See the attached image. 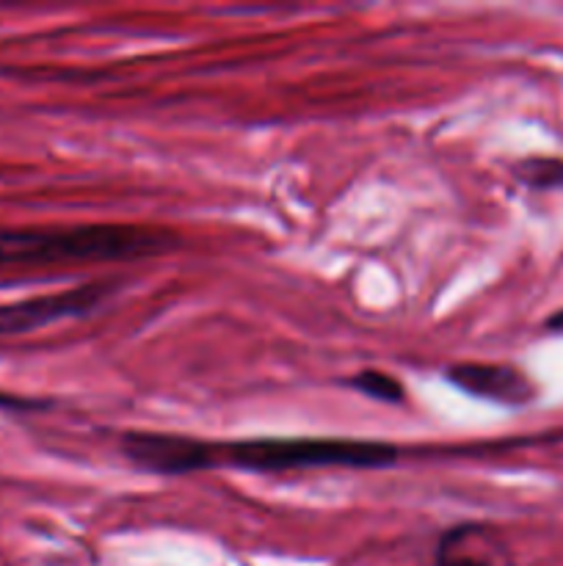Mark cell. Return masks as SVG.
Wrapping results in <instances>:
<instances>
[{
    "label": "cell",
    "mask_w": 563,
    "mask_h": 566,
    "mask_svg": "<svg viewBox=\"0 0 563 566\" xmlns=\"http://www.w3.org/2000/svg\"><path fill=\"white\" fill-rule=\"evenodd\" d=\"M174 232L147 224L0 227V265L130 263L174 249Z\"/></svg>",
    "instance_id": "cell-1"
},
{
    "label": "cell",
    "mask_w": 563,
    "mask_h": 566,
    "mask_svg": "<svg viewBox=\"0 0 563 566\" xmlns=\"http://www.w3.org/2000/svg\"><path fill=\"white\" fill-rule=\"evenodd\" d=\"M401 448L346 437H252L215 442V468L246 473H304V470H386Z\"/></svg>",
    "instance_id": "cell-2"
},
{
    "label": "cell",
    "mask_w": 563,
    "mask_h": 566,
    "mask_svg": "<svg viewBox=\"0 0 563 566\" xmlns=\"http://www.w3.org/2000/svg\"><path fill=\"white\" fill-rule=\"evenodd\" d=\"M346 387L362 392L364 398H373L381 403H403L406 401V387L395 379V376L384 374V370H359L357 376L346 381Z\"/></svg>",
    "instance_id": "cell-7"
},
{
    "label": "cell",
    "mask_w": 563,
    "mask_h": 566,
    "mask_svg": "<svg viewBox=\"0 0 563 566\" xmlns=\"http://www.w3.org/2000/svg\"><path fill=\"white\" fill-rule=\"evenodd\" d=\"M119 451L136 470L152 475H193L215 470V442L174 431H125Z\"/></svg>",
    "instance_id": "cell-4"
},
{
    "label": "cell",
    "mask_w": 563,
    "mask_h": 566,
    "mask_svg": "<svg viewBox=\"0 0 563 566\" xmlns=\"http://www.w3.org/2000/svg\"><path fill=\"white\" fill-rule=\"evenodd\" d=\"M434 566H517L500 528L478 520L456 523L436 539Z\"/></svg>",
    "instance_id": "cell-6"
},
{
    "label": "cell",
    "mask_w": 563,
    "mask_h": 566,
    "mask_svg": "<svg viewBox=\"0 0 563 566\" xmlns=\"http://www.w3.org/2000/svg\"><path fill=\"white\" fill-rule=\"evenodd\" d=\"M442 376L456 390L500 407H530L539 398V385L522 368L508 363H453Z\"/></svg>",
    "instance_id": "cell-5"
},
{
    "label": "cell",
    "mask_w": 563,
    "mask_h": 566,
    "mask_svg": "<svg viewBox=\"0 0 563 566\" xmlns=\"http://www.w3.org/2000/svg\"><path fill=\"white\" fill-rule=\"evenodd\" d=\"M517 175L533 188H563V160L530 158L517 166Z\"/></svg>",
    "instance_id": "cell-8"
},
{
    "label": "cell",
    "mask_w": 563,
    "mask_h": 566,
    "mask_svg": "<svg viewBox=\"0 0 563 566\" xmlns=\"http://www.w3.org/2000/svg\"><path fill=\"white\" fill-rule=\"evenodd\" d=\"M0 407H9V409H44L47 403L42 401H20L14 396H0Z\"/></svg>",
    "instance_id": "cell-9"
},
{
    "label": "cell",
    "mask_w": 563,
    "mask_h": 566,
    "mask_svg": "<svg viewBox=\"0 0 563 566\" xmlns=\"http://www.w3.org/2000/svg\"><path fill=\"white\" fill-rule=\"evenodd\" d=\"M544 329L552 332V335H563V310H557L544 321Z\"/></svg>",
    "instance_id": "cell-10"
},
{
    "label": "cell",
    "mask_w": 563,
    "mask_h": 566,
    "mask_svg": "<svg viewBox=\"0 0 563 566\" xmlns=\"http://www.w3.org/2000/svg\"><path fill=\"white\" fill-rule=\"evenodd\" d=\"M114 293L116 282H86V285L70 287V291L0 304V337L28 335V332L61 324V321L86 318V315L97 313Z\"/></svg>",
    "instance_id": "cell-3"
}]
</instances>
